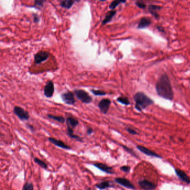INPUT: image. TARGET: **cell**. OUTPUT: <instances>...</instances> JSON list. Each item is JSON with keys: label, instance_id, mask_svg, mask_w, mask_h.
Wrapping results in <instances>:
<instances>
[{"label": "cell", "instance_id": "6da1fadb", "mask_svg": "<svg viewBox=\"0 0 190 190\" xmlns=\"http://www.w3.org/2000/svg\"><path fill=\"white\" fill-rule=\"evenodd\" d=\"M156 90L157 94L160 97L167 100H173V91L171 80L166 74H162L158 79L156 85Z\"/></svg>", "mask_w": 190, "mask_h": 190}, {"label": "cell", "instance_id": "7a4b0ae2", "mask_svg": "<svg viewBox=\"0 0 190 190\" xmlns=\"http://www.w3.org/2000/svg\"><path fill=\"white\" fill-rule=\"evenodd\" d=\"M134 100L136 103V109L141 112L146 109L147 107L154 104V101L149 98L143 92L139 91L134 95Z\"/></svg>", "mask_w": 190, "mask_h": 190}, {"label": "cell", "instance_id": "3957f363", "mask_svg": "<svg viewBox=\"0 0 190 190\" xmlns=\"http://www.w3.org/2000/svg\"><path fill=\"white\" fill-rule=\"evenodd\" d=\"M74 93L76 98L83 103L89 104L93 101V98L85 90L75 89L74 90Z\"/></svg>", "mask_w": 190, "mask_h": 190}, {"label": "cell", "instance_id": "277c9868", "mask_svg": "<svg viewBox=\"0 0 190 190\" xmlns=\"http://www.w3.org/2000/svg\"><path fill=\"white\" fill-rule=\"evenodd\" d=\"M13 112H14V114L21 120H22V121L28 120H29L30 117V114L28 111L25 110L24 108L19 107V106H15L14 108Z\"/></svg>", "mask_w": 190, "mask_h": 190}, {"label": "cell", "instance_id": "5b68a950", "mask_svg": "<svg viewBox=\"0 0 190 190\" xmlns=\"http://www.w3.org/2000/svg\"><path fill=\"white\" fill-rule=\"evenodd\" d=\"M74 93H73V92L68 91H66L64 93H62L61 94V98H62V101L67 105H74L75 102H76V100L75 98V96H74Z\"/></svg>", "mask_w": 190, "mask_h": 190}, {"label": "cell", "instance_id": "8992f818", "mask_svg": "<svg viewBox=\"0 0 190 190\" xmlns=\"http://www.w3.org/2000/svg\"><path fill=\"white\" fill-rule=\"evenodd\" d=\"M54 90H55V88H54V84L53 81L51 80L48 81L46 85L44 86V95L48 98H52L54 93Z\"/></svg>", "mask_w": 190, "mask_h": 190}, {"label": "cell", "instance_id": "52a82bcc", "mask_svg": "<svg viewBox=\"0 0 190 190\" xmlns=\"http://www.w3.org/2000/svg\"><path fill=\"white\" fill-rule=\"evenodd\" d=\"M111 103H112V102L110 99L104 98L100 100L98 103V106L100 109V111L103 114H107L109 110Z\"/></svg>", "mask_w": 190, "mask_h": 190}, {"label": "cell", "instance_id": "ba28073f", "mask_svg": "<svg viewBox=\"0 0 190 190\" xmlns=\"http://www.w3.org/2000/svg\"><path fill=\"white\" fill-rule=\"evenodd\" d=\"M138 185L143 190H154L157 188V185L156 184L146 179L139 181L138 182Z\"/></svg>", "mask_w": 190, "mask_h": 190}, {"label": "cell", "instance_id": "9c48e42d", "mask_svg": "<svg viewBox=\"0 0 190 190\" xmlns=\"http://www.w3.org/2000/svg\"><path fill=\"white\" fill-rule=\"evenodd\" d=\"M114 181L119 184L120 185L128 189H136L135 186L132 184L129 180L125 178H121V177H117L114 179Z\"/></svg>", "mask_w": 190, "mask_h": 190}, {"label": "cell", "instance_id": "30bf717a", "mask_svg": "<svg viewBox=\"0 0 190 190\" xmlns=\"http://www.w3.org/2000/svg\"><path fill=\"white\" fill-rule=\"evenodd\" d=\"M49 57V54L46 51H40L35 54L34 57V61L35 64H40L43 62L46 61Z\"/></svg>", "mask_w": 190, "mask_h": 190}, {"label": "cell", "instance_id": "8fae6325", "mask_svg": "<svg viewBox=\"0 0 190 190\" xmlns=\"http://www.w3.org/2000/svg\"><path fill=\"white\" fill-rule=\"evenodd\" d=\"M48 141L58 147L61 148H62L64 149H66V150H71V147H70L69 146L65 144L61 140H58L57 139L53 138V137H49L48 138Z\"/></svg>", "mask_w": 190, "mask_h": 190}, {"label": "cell", "instance_id": "7c38bea8", "mask_svg": "<svg viewBox=\"0 0 190 190\" xmlns=\"http://www.w3.org/2000/svg\"><path fill=\"white\" fill-rule=\"evenodd\" d=\"M93 165L95 167H96L97 168H98L99 170H100V171H103L105 173L110 174V175L114 174L113 168L112 167L108 166L107 165H105L102 163H94Z\"/></svg>", "mask_w": 190, "mask_h": 190}, {"label": "cell", "instance_id": "4fadbf2b", "mask_svg": "<svg viewBox=\"0 0 190 190\" xmlns=\"http://www.w3.org/2000/svg\"><path fill=\"white\" fill-rule=\"evenodd\" d=\"M137 148L139 151L142 152L143 153L145 154L146 155L148 156H151V157H156V158H162V157L161 156H160L158 154H157V153H156L154 151H152L151 150H150L149 149H148L147 148L143 146H140V145H138L137 146Z\"/></svg>", "mask_w": 190, "mask_h": 190}, {"label": "cell", "instance_id": "5bb4252c", "mask_svg": "<svg viewBox=\"0 0 190 190\" xmlns=\"http://www.w3.org/2000/svg\"><path fill=\"white\" fill-rule=\"evenodd\" d=\"M175 173L181 181L187 184H190V177L184 171H182L180 169H175Z\"/></svg>", "mask_w": 190, "mask_h": 190}, {"label": "cell", "instance_id": "9a60e30c", "mask_svg": "<svg viewBox=\"0 0 190 190\" xmlns=\"http://www.w3.org/2000/svg\"><path fill=\"white\" fill-rule=\"evenodd\" d=\"M151 23H152V21L149 18L146 17H142L138 22L137 29H144L147 28L151 25Z\"/></svg>", "mask_w": 190, "mask_h": 190}, {"label": "cell", "instance_id": "2e32d148", "mask_svg": "<svg viewBox=\"0 0 190 190\" xmlns=\"http://www.w3.org/2000/svg\"><path fill=\"white\" fill-rule=\"evenodd\" d=\"M162 9V7L158 5H149L148 9L149 12L151 13L152 16H153L156 19H159L160 16L158 13V11Z\"/></svg>", "mask_w": 190, "mask_h": 190}, {"label": "cell", "instance_id": "e0dca14e", "mask_svg": "<svg viewBox=\"0 0 190 190\" xmlns=\"http://www.w3.org/2000/svg\"><path fill=\"white\" fill-rule=\"evenodd\" d=\"M67 135L71 139H76V141L80 142H83V139L81 138L80 137H79V136L76 135L75 134H74V130L73 128H72L70 127L67 126Z\"/></svg>", "mask_w": 190, "mask_h": 190}, {"label": "cell", "instance_id": "ac0fdd59", "mask_svg": "<svg viewBox=\"0 0 190 190\" xmlns=\"http://www.w3.org/2000/svg\"><path fill=\"white\" fill-rule=\"evenodd\" d=\"M67 126L70 127L72 128H75L79 124V122L78 119H75L73 117H69L66 119Z\"/></svg>", "mask_w": 190, "mask_h": 190}, {"label": "cell", "instance_id": "d6986e66", "mask_svg": "<svg viewBox=\"0 0 190 190\" xmlns=\"http://www.w3.org/2000/svg\"><path fill=\"white\" fill-rule=\"evenodd\" d=\"M117 11L115 10H111L109 12H108L106 14V16L105 17V19L104 20L102 21V25H104L105 24L108 23L110 22L112 19H113V17L115 16V15L116 14Z\"/></svg>", "mask_w": 190, "mask_h": 190}, {"label": "cell", "instance_id": "ffe728a7", "mask_svg": "<svg viewBox=\"0 0 190 190\" xmlns=\"http://www.w3.org/2000/svg\"><path fill=\"white\" fill-rule=\"evenodd\" d=\"M74 0H62L60 2V5L64 9H69L74 3Z\"/></svg>", "mask_w": 190, "mask_h": 190}, {"label": "cell", "instance_id": "44dd1931", "mask_svg": "<svg viewBox=\"0 0 190 190\" xmlns=\"http://www.w3.org/2000/svg\"><path fill=\"white\" fill-rule=\"evenodd\" d=\"M95 187L100 190H104L106 189L112 187L113 186L111 185L110 181H104V182H102L96 184L95 185Z\"/></svg>", "mask_w": 190, "mask_h": 190}, {"label": "cell", "instance_id": "7402d4cb", "mask_svg": "<svg viewBox=\"0 0 190 190\" xmlns=\"http://www.w3.org/2000/svg\"><path fill=\"white\" fill-rule=\"evenodd\" d=\"M47 117L49 119H53L60 123L63 124L65 122V118L62 116L54 115L52 114H47Z\"/></svg>", "mask_w": 190, "mask_h": 190}, {"label": "cell", "instance_id": "603a6c76", "mask_svg": "<svg viewBox=\"0 0 190 190\" xmlns=\"http://www.w3.org/2000/svg\"><path fill=\"white\" fill-rule=\"evenodd\" d=\"M126 0H114L110 4V8L111 10H114L120 4H124Z\"/></svg>", "mask_w": 190, "mask_h": 190}, {"label": "cell", "instance_id": "cb8c5ba5", "mask_svg": "<svg viewBox=\"0 0 190 190\" xmlns=\"http://www.w3.org/2000/svg\"><path fill=\"white\" fill-rule=\"evenodd\" d=\"M33 161L34 162L37 164L39 166L42 167L43 169H45V170H47L48 169V165L45 162L43 161L42 160H41L40 159H39L38 158L36 157L33 159Z\"/></svg>", "mask_w": 190, "mask_h": 190}, {"label": "cell", "instance_id": "d4e9b609", "mask_svg": "<svg viewBox=\"0 0 190 190\" xmlns=\"http://www.w3.org/2000/svg\"><path fill=\"white\" fill-rule=\"evenodd\" d=\"M117 101L120 103L125 105H128L130 104V102L128 98L124 96H119L117 99Z\"/></svg>", "mask_w": 190, "mask_h": 190}, {"label": "cell", "instance_id": "484cf974", "mask_svg": "<svg viewBox=\"0 0 190 190\" xmlns=\"http://www.w3.org/2000/svg\"><path fill=\"white\" fill-rule=\"evenodd\" d=\"M90 91L95 96H105L107 94V93L105 92L104 91H103V90L91 89Z\"/></svg>", "mask_w": 190, "mask_h": 190}, {"label": "cell", "instance_id": "4316f807", "mask_svg": "<svg viewBox=\"0 0 190 190\" xmlns=\"http://www.w3.org/2000/svg\"><path fill=\"white\" fill-rule=\"evenodd\" d=\"M122 147L124 149L126 152H127L128 153H130L131 155H132L134 157H138V156L136 154L135 152H134L132 149L129 148L127 147V146H124V145H122Z\"/></svg>", "mask_w": 190, "mask_h": 190}, {"label": "cell", "instance_id": "83f0119b", "mask_svg": "<svg viewBox=\"0 0 190 190\" xmlns=\"http://www.w3.org/2000/svg\"><path fill=\"white\" fill-rule=\"evenodd\" d=\"M33 189L34 188L33 183L29 182L26 183L22 187V190H33Z\"/></svg>", "mask_w": 190, "mask_h": 190}, {"label": "cell", "instance_id": "f1b7e54d", "mask_svg": "<svg viewBox=\"0 0 190 190\" xmlns=\"http://www.w3.org/2000/svg\"><path fill=\"white\" fill-rule=\"evenodd\" d=\"M34 1L35 3V6L38 7H43L44 4L45 2V0H34Z\"/></svg>", "mask_w": 190, "mask_h": 190}, {"label": "cell", "instance_id": "f546056e", "mask_svg": "<svg viewBox=\"0 0 190 190\" xmlns=\"http://www.w3.org/2000/svg\"><path fill=\"white\" fill-rule=\"evenodd\" d=\"M136 5L138 7V8L141 9H144L146 7V5L142 2H140V1H137L136 2Z\"/></svg>", "mask_w": 190, "mask_h": 190}, {"label": "cell", "instance_id": "4dcf8cb0", "mask_svg": "<svg viewBox=\"0 0 190 190\" xmlns=\"http://www.w3.org/2000/svg\"><path fill=\"white\" fill-rule=\"evenodd\" d=\"M120 170L124 172H129L131 170V167L128 166H123L120 168Z\"/></svg>", "mask_w": 190, "mask_h": 190}, {"label": "cell", "instance_id": "1f68e13d", "mask_svg": "<svg viewBox=\"0 0 190 190\" xmlns=\"http://www.w3.org/2000/svg\"><path fill=\"white\" fill-rule=\"evenodd\" d=\"M126 130L127 131V132H128L129 134H132V135H136V134H137V132L135 130H134L133 129L127 128L126 129Z\"/></svg>", "mask_w": 190, "mask_h": 190}, {"label": "cell", "instance_id": "d6a6232c", "mask_svg": "<svg viewBox=\"0 0 190 190\" xmlns=\"http://www.w3.org/2000/svg\"><path fill=\"white\" fill-rule=\"evenodd\" d=\"M93 132H94V131H93V129L91 128H88L87 129L86 133H87L88 135L90 136V135H91V134L93 133Z\"/></svg>", "mask_w": 190, "mask_h": 190}, {"label": "cell", "instance_id": "836d02e7", "mask_svg": "<svg viewBox=\"0 0 190 190\" xmlns=\"http://www.w3.org/2000/svg\"><path fill=\"white\" fill-rule=\"evenodd\" d=\"M33 20L35 22H38L39 21V17L37 15L33 14Z\"/></svg>", "mask_w": 190, "mask_h": 190}, {"label": "cell", "instance_id": "e575fe53", "mask_svg": "<svg viewBox=\"0 0 190 190\" xmlns=\"http://www.w3.org/2000/svg\"><path fill=\"white\" fill-rule=\"evenodd\" d=\"M27 127H28V128L30 129V131H32V132H34V131H35V128H34L33 125H32L31 124H27Z\"/></svg>", "mask_w": 190, "mask_h": 190}, {"label": "cell", "instance_id": "d590c367", "mask_svg": "<svg viewBox=\"0 0 190 190\" xmlns=\"http://www.w3.org/2000/svg\"><path fill=\"white\" fill-rule=\"evenodd\" d=\"M101 1H106V0H100Z\"/></svg>", "mask_w": 190, "mask_h": 190}]
</instances>
